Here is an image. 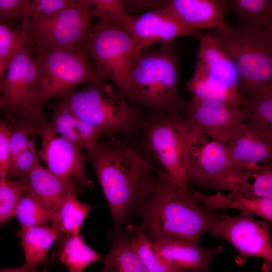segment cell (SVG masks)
Instances as JSON below:
<instances>
[{"label": "cell", "mask_w": 272, "mask_h": 272, "mask_svg": "<svg viewBox=\"0 0 272 272\" xmlns=\"http://www.w3.org/2000/svg\"><path fill=\"white\" fill-rule=\"evenodd\" d=\"M230 56L239 76L237 88L244 98L272 85V31L263 27L227 24L211 34Z\"/></svg>", "instance_id": "5b68a950"}, {"label": "cell", "mask_w": 272, "mask_h": 272, "mask_svg": "<svg viewBox=\"0 0 272 272\" xmlns=\"http://www.w3.org/2000/svg\"><path fill=\"white\" fill-rule=\"evenodd\" d=\"M2 178V177L1 176V175H0V181H1V179Z\"/></svg>", "instance_id": "f6af8a7d"}, {"label": "cell", "mask_w": 272, "mask_h": 272, "mask_svg": "<svg viewBox=\"0 0 272 272\" xmlns=\"http://www.w3.org/2000/svg\"><path fill=\"white\" fill-rule=\"evenodd\" d=\"M90 1L93 6L89 13L91 18H98V23L104 25L127 28L132 17L126 12L124 1Z\"/></svg>", "instance_id": "1f68e13d"}, {"label": "cell", "mask_w": 272, "mask_h": 272, "mask_svg": "<svg viewBox=\"0 0 272 272\" xmlns=\"http://www.w3.org/2000/svg\"><path fill=\"white\" fill-rule=\"evenodd\" d=\"M250 115L246 122L272 127V85L244 97Z\"/></svg>", "instance_id": "d6a6232c"}, {"label": "cell", "mask_w": 272, "mask_h": 272, "mask_svg": "<svg viewBox=\"0 0 272 272\" xmlns=\"http://www.w3.org/2000/svg\"><path fill=\"white\" fill-rule=\"evenodd\" d=\"M157 9L196 31L227 24L224 19V0L160 1Z\"/></svg>", "instance_id": "e0dca14e"}, {"label": "cell", "mask_w": 272, "mask_h": 272, "mask_svg": "<svg viewBox=\"0 0 272 272\" xmlns=\"http://www.w3.org/2000/svg\"><path fill=\"white\" fill-rule=\"evenodd\" d=\"M29 0H0V19L9 20L25 16Z\"/></svg>", "instance_id": "ab89813d"}, {"label": "cell", "mask_w": 272, "mask_h": 272, "mask_svg": "<svg viewBox=\"0 0 272 272\" xmlns=\"http://www.w3.org/2000/svg\"><path fill=\"white\" fill-rule=\"evenodd\" d=\"M11 130L9 126L0 120V175L6 177L10 166L9 142Z\"/></svg>", "instance_id": "f35d334b"}, {"label": "cell", "mask_w": 272, "mask_h": 272, "mask_svg": "<svg viewBox=\"0 0 272 272\" xmlns=\"http://www.w3.org/2000/svg\"><path fill=\"white\" fill-rule=\"evenodd\" d=\"M269 222L258 221L252 214L245 212H241L236 216L225 214L219 217L210 233L235 247L238 253L235 257L238 264H243L248 257L252 256L263 258L264 263L271 264Z\"/></svg>", "instance_id": "8fae6325"}, {"label": "cell", "mask_w": 272, "mask_h": 272, "mask_svg": "<svg viewBox=\"0 0 272 272\" xmlns=\"http://www.w3.org/2000/svg\"><path fill=\"white\" fill-rule=\"evenodd\" d=\"M92 208L91 205L79 201L74 195H66L50 216L52 226L58 237L81 235L80 229Z\"/></svg>", "instance_id": "d4e9b609"}, {"label": "cell", "mask_w": 272, "mask_h": 272, "mask_svg": "<svg viewBox=\"0 0 272 272\" xmlns=\"http://www.w3.org/2000/svg\"><path fill=\"white\" fill-rule=\"evenodd\" d=\"M43 272H47V267L46 266L44 267Z\"/></svg>", "instance_id": "ee69618b"}, {"label": "cell", "mask_w": 272, "mask_h": 272, "mask_svg": "<svg viewBox=\"0 0 272 272\" xmlns=\"http://www.w3.org/2000/svg\"><path fill=\"white\" fill-rule=\"evenodd\" d=\"M153 243L163 262L189 272H210L212 263L223 250L221 246L205 248L199 243L166 241Z\"/></svg>", "instance_id": "d6986e66"}, {"label": "cell", "mask_w": 272, "mask_h": 272, "mask_svg": "<svg viewBox=\"0 0 272 272\" xmlns=\"http://www.w3.org/2000/svg\"><path fill=\"white\" fill-rule=\"evenodd\" d=\"M189 190L207 210L231 208L260 216L269 222L272 220V198L250 197L235 192L227 195L221 193L207 195L190 189Z\"/></svg>", "instance_id": "603a6c76"}, {"label": "cell", "mask_w": 272, "mask_h": 272, "mask_svg": "<svg viewBox=\"0 0 272 272\" xmlns=\"http://www.w3.org/2000/svg\"><path fill=\"white\" fill-rule=\"evenodd\" d=\"M186 87L192 97L198 99L217 100L237 106L245 103L237 88L227 87L195 73Z\"/></svg>", "instance_id": "f546056e"}, {"label": "cell", "mask_w": 272, "mask_h": 272, "mask_svg": "<svg viewBox=\"0 0 272 272\" xmlns=\"http://www.w3.org/2000/svg\"><path fill=\"white\" fill-rule=\"evenodd\" d=\"M207 137L203 132L191 129L186 163L187 186L211 188L230 166L225 144Z\"/></svg>", "instance_id": "5bb4252c"}, {"label": "cell", "mask_w": 272, "mask_h": 272, "mask_svg": "<svg viewBox=\"0 0 272 272\" xmlns=\"http://www.w3.org/2000/svg\"><path fill=\"white\" fill-rule=\"evenodd\" d=\"M87 188L78 181L58 178L43 167L39 161L28 177L27 189L44 205L50 216L66 195L71 193L77 197Z\"/></svg>", "instance_id": "44dd1931"}, {"label": "cell", "mask_w": 272, "mask_h": 272, "mask_svg": "<svg viewBox=\"0 0 272 272\" xmlns=\"http://www.w3.org/2000/svg\"><path fill=\"white\" fill-rule=\"evenodd\" d=\"M26 41L25 35L13 30L0 21V57L9 61L21 50Z\"/></svg>", "instance_id": "d590c367"}, {"label": "cell", "mask_w": 272, "mask_h": 272, "mask_svg": "<svg viewBox=\"0 0 272 272\" xmlns=\"http://www.w3.org/2000/svg\"><path fill=\"white\" fill-rule=\"evenodd\" d=\"M194 73L227 87L237 88L239 76L236 66L223 47L210 34L200 39Z\"/></svg>", "instance_id": "ffe728a7"}, {"label": "cell", "mask_w": 272, "mask_h": 272, "mask_svg": "<svg viewBox=\"0 0 272 272\" xmlns=\"http://www.w3.org/2000/svg\"><path fill=\"white\" fill-rule=\"evenodd\" d=\"M174 43L139 52L129 69L125 97L151 114L181 111L184 101L178 91L179 58Z\"/></svg>", "instance_id": "3957f363"}, {"label": "cell", "mask_w": 272, "mask_h": 272, "mask_svg": "<svg viewBox=\"0 0 272 272\" xmlns=\"http://www.w3.org/2000/svg\"><path fill=\"white\" fill-rule=\"evenodd\" d=\"M72 0H29L24 17L44 19L66 8Z\"/></svg>", "instance_id": "74e56055"}, {"label": "cell", "mask_w": 272, "mask_h": 272, "mask_svg": "<svg viewBox=\"0 0 272 272\" xmlns=\"http://www.w3.org/2000/svg\"><path fill=\"white\" fill-rule=\"evenodd\" d=\"M15 215L20 223L21 229L48 225L51 222L48 210L27 187L18 203Z\"/></svg>", "instance_id": "4dcf8cb0"}, {"label": "cell", "mask_w": 272, "mask_h": 272, "mask_svg": "<svg viewBox=\"0 0 272 272\" xmlns=\"http://www.w3.org/2000/svg\"><path fill=\"white\" fill-rule=\"evenodd\" d=\"M0 272H36V269L25 263L19 267L0 270Z\"/></svg>", "instance_id": "60d3db41"}, {"label": "cell", "mask_w": 272, "mask_h": 272, "mask_svg": "<svg viewBox=\"0 0 272 272\" xmlns=\"http://www.w3.org/2000/svg\"><path fill=\"white\" fill-rule=\"evenodd\" d=\"M225 14H232L241 25L272 31L271 0H224Z\"/></svg>", "instance_id": "4316f807"}, {"label": "cell", "mask_w": 272, "mask_h": 272, "mask_svg": "<svg viewBox=\"0 0 272 272\" xmlns=\"http://www.w3.org/2000/svg\"><path fill=\"white\" fill-rule=\"evenodd\" d=\"M24 250L26 264L36 268L45 263L50 248L58 238L52 225L35 226L18 232Z\"/></svg>", "instance_id": "484cf974"}, {"label": "cell", "mask_w": 272, "mask_h": 272, "mask_svg": "<svg viewBox=\"0 0 272 272\" xmlns=\"http://www.w3.org/2000/svg\"><path fill=\"white\" fill-rule=\"evenodd\" d=\"M18 124L12 128L9 142L10 165L23 151L29 145L32 140L30 135L39 133V129L33 125L17 122Z\"/></svg>", "instance_id": "8d00e7d4"}, {"label": "cell", "mask_w": 272, "mask_h": 272, "mask_svg": "<svg viewBox=\"0 0 272 272\" xmlns=\"http://www.w3.org/2000/svg\"><path fill=\"white\" fill-rule=\"evenodd\" d=\"M141 51L124 28L99 23L93 25L87 52L97 70L111 80L125 97L131 63Z\"/></svg>", "instance_id": "30bf717a"}, {"label": "cell", "mask_w": 272, "mask_h": 272, "mask_svg": "<svg viewBox=\"0 0 272 272\" xmlns=\"http://www.w3.org/2000/svg\"><path fill=\"white\" fill-rule=\"evenodd\" d=\"M56 241L53 259L63 263L68 272H83L91 264L101 260V255L85 243L82 235L61 236Z\"/></svg>", "instance_id": "cb8c5ba5"}, {"label": "cell", "mask_w": 272, "mask_h": 272, "mask_svg": "<svg viewBox=\"0 0 272 272\" xmlns=\"http://www.w3.org/2000/svg\"><path fill=\"white\" fill-rule=\"evenodd\" d=\"M142 226L152 242L199 243L200 236L214 228L219 217L205 209L189 190L158 171L157 185L141 212Z\"/></svg>", "instance_id": "7a4b0ae2"}, {"label": "cell", "mask_w": 272, "mask_h": 272, "mask_svg": "<svg viewBox=\"0 0 272 272\" xmlns=\"http://www.w3.org/2000/svg\"><path fill=\"white\" fill-rule=\"evenodd\" d=\"M10 62L0 57V76L8 69Z\"/></svg>", "instance_id": "b9f144b4"}, {"label": "cell", "mask_w": 272, "mask_h": 272, "mask_svg": "<svg viewBox=\"0 0 272 272\" xmlns=\"http://www.w3.org/2000/svg\"><path fill=\"white\" fill-rule=\"evenodd\" d=\"M0 90L7 103L5 113L8 120L38 128L47 122L39 104L38 71L27 41L10 61L5 76L1 77Z\"/></svg>", "instance_id": "ba28073f"}, {"label": "cell", "mask_w": 272, "mask_h": 272, "mask_svg": "<svg viewBox=\"0 0 272 272\" xmlns=\"http://www.w3.org/2000/svg\"><path fill=\"white\" fill-rule=\"evenodd\" d=\"M50 124L56 133L89 154L95 150L100 137L92 126L59 105L55 109Z\"/></svg>", "instance_id": "7402d4cb"}, {"label": "cell", "mask_w": 272, "mask_h": 272, "mask_svg": "<svg viewBox=\"0 0 272 272\" xmlns=\"http://www.w3.org/2000/svg\"><path fill=\"white\" fill-rule=\"evenodd\" d=\"M123 233L148 272H189L174 268L163 262L141 225L128 224Z\"/></svg>", "instance_id": "83f0119b"}, {"label": "cell", "mask_w": 272, "mask_h": 272, "mask_svg": "<svg viewBox=\"0 0 272 272\" xmlns=\"http://www.w3.org/2000/svg\"><path fill=\"white\" fill-rule=\"evenodd\" d=\"M38 74L39 104L42 109L49 100L63 96L78 85L106 79L87 58L85 52L55 48H31Z\"/></svg>", "instance_id": "52a82bcc"}, {"label": "cell", "mask_w": 272, "mask_h": 272, "mask_svg": "<svg viewBox=\"0 0 272 272\" xmlns=\"http://www.w3.org/2000/svg\"><path fill=\"white\" fill-rule=\"evenodd\" d=\"M90 0H72L57 14L44 19L25 17L23 30L31 48L74 49L86 52L93 25Z\"/></svg>", "instance_id": "8992f818"}, {"label": "cell", "mask_w": 272, "mask_h": 272, "mask_svg": "<svg viewBox=\"0 0 272 272\" xmlns=\"http://www.w3.org/2000/svg\"><path fill=\"white\" fill-rule=\"evenodd\" d=\"M41 147L38 155L46 164V168L63 180L78 181L88 188L93 183L88 177L85 165L88 158L79 146L58 135L47 122L39 128Z\"/></svg>", "instance_id": "4fadbf2b"}, {"label": "cell", "mask_w": 272, "mask_h": 272, "mask_svg": "<svg viewBox=\"0 0 272 272\" xmlns=\"http://www.w3.org/2000/svg\"><path fill=\"white\" fill-rule=\"evenodd\" d=\"M141 126L150 152L172 179L187 187L185 170L191 128L182 110L151 114Z\"/></svg>", "instance_id": "9c48e42d"}, {"label": "cell", "mask_w": 272, "mask_h": 272, "mask_svg": "<svg viewBox=\"0 0 272 272\" xmlns=\"http://www.w3.org/2000/svg\"><path fill=\"white\" fill-rule=\"evenodd\" d=\"M225 145L230 166L271 163L272 127L245 122Z\"/></svg>", "instance_id": "2e32d148"}, {"label": "cell", "mask_w": 272, "mask_h": 272, "mask_svg": "<svg viewBox=\"0 0 272 272\" xmlns=\"http://www.w3.org/2000/svg\"><path fill=\"white\" fill-rule=\"evenodd\" d=\"M182 111L191 129L225 144L239 132L250 115L242 107L224 102L192 97L184 101Z\"/></svg>", "instance_id": "7c38bea8"}, {"label": "cell", "mask_w": 272, "mask_h": 272, "mask_svg": "<svg viewBox=\"0 0 272 272\" xmlns=\"http://www.w3.org/2000/svg\"><path fill=\"white\" fill-rule=\"evenodd\" d=\"M38 161L35 143L32 140L28 147L10 164L6 178L8 179L14 177L28 178Z\"/></svg>", "instance_id": "e575fe53"}, {"label": "cell", "mask_w": 272, "mask_h": 272, "mask_svg": "<svg viewBox=\"0 0 272 272\" xmlns=\"http://www.w3.org/2000/svg\"><path fill=\"white\" fill-rule=\"evenodd\" d=\"M106 79L87 82L63 96L58 105L92 126L100 137L131 135L141 126L139 111Z\"/></svg>", "instance_id": "277c9868"}, {"label": "cell", "mask_w": 272, "mask_h": 272, "mask_svg": "<svg viewBox=\"0 0 272 272\" xmlns=\"http://www.w3.org/2000/svg\"><path fill=\"white\" fill-rule=\"evenodd\" d=\"M101 272H148L123 233H116Z\"/></svg>", "instance_id": "f1b7e54d"}, {"label": "cell", "mask_w": 272, "mask_h": 272, "mask_svg": "<svg viewBox=\"0 0 272 272\" xmlns=\"http://www.w3.org/2000/svg\"><path fill=\"white\" fill-rule=\"evenodd\" d=\"M255 198H272L271 163L229 166L212 186Z\"/></svg>", "instance_id": "ac0fdd59"}, {"label": "cell", "mask_w": 272, "mask_h": 272, "mask_svg": "<svg viewBox=\"0 0 272 272\" xmlns=\"http://www.w3.org/2000/svg\"><path fill=\"white\" fill-rule=\"evenodd\" d=\"M90 154L108 202L116 233L140 214L155 188L158 170L112 135L98 142Z\"/></svg>", "instance_id": "6da1fadb"}, {"label": "cell", "mask_w": 272, "mask_h": 272, "mask_svg": "<svg viewBox=\"0 0 272 272\" xmlns=\"http://www.w3.org/2000/svg\"><path fill=\"white\" fill-rule=\"evenodd\" d=\"M2 76H0V81ZM7 108V103L3 98L0 90V112H4L6 113Z\"/></svg>", "instance_id": "7bdbcfd3"}, {"label": "cell", "mask_w": 272, "mask_h": 272, "mask_svg": "<svg viewBox=\"0 0 272 272\" xmlns=\"http://www.w3.org/2000/svg\"><path fill=\"white\" fill-rule=\"evenodd\" d=\"M28 178L11 181L6 177L0 181V226L15 215L18 203L27 187Z\"/></svg>", "instance_id": "836d02e7"}, {"label": "cell", "mask_w": 272, "mask_h": 272, "mask_svg": "<svg viewBox=\"0 0 272 272\" xmlns=\"http://www.w3.org/2000/svg\"><path fill=\"white\" fill-rule=\"evenodd\" d=\"M126 29L140 51L155 44L174 43L178 37L197 32L184 26L159 9L132 17Z\"/></svg>", "instance_id": "9a60e30c"}]
</instances>
